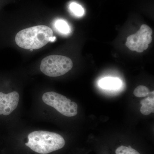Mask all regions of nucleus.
I'll list each match as a JSON object with an SVG mask.
<instances>
[{
    "mask_svg": "<svg viewBox=\"0 0 154 154\" xmlns=\"http://www.w3.org/2000/svg\"><path fill=\"white\" fill-rule=\"evenodd\" d=\"M55 39L51 28L43 25L25 28L18 32L15 37L17 45L27 50L40 49Z\"/></svg>",
    "mask_w": 154,
    "mask_h": 154,
    "instance_id": "1",
    "label": "nucleus"
},
{
    "mask_svg": "<svg viewBox=\"0 0 154 154\" xmlns=\"http://www.w3.org/2000/svg\"><path fill=\"white\" fill-rule=\"evenodd\" d=\"M25 145L33 152L40 154H48L62 149L65 145L64 139L56 133L45 131H36L28 135Z\"/></svg>",
    "mask_w": 154,
    "mask_h": 154,
    "instance_id": "2",
    "label": "nucleus"
},
{
    "mask_svg": "<svg viewBox=\"0 0 154 154\" xmlns=\"http://www.w3.org/2000/svg\"><path fill=\"white\" fill-rule=\"evenodd\" d=\"M73 62L70 58L64 56L51 55L42 60L41 71L48 76L56 77L63 75L71 70Z\"/></svg>",
    "mask_w": 154,
    "mask_h": 154,
    "instance_id": "3",
    "label": "nucleus"
},
{
    "mask_svg": "<svg viewBox=\"0 0 154 154\" xmlns=\"http://www.w3.org/2000/svg\"><path fill=\"white\" fill-rule=\"evenodd\" d=\"M45 104L54 107L61 114L68 117L75 116L78 113V105L66 96L54 92H46L42 96Z\"/></svg>",
    "mask_w": 154,
    "mask_h": 154,
    "instance_id": "4",
    "label": "nucleus"
},
{
    "mask_svg": "<svg viewBox=\"0 0 154 154\" xmlns=\"http://www.w3.org/2000/svg\"><path fill=\"white\" fill-rule=\"evenodd\" d=\"M152 34L151 28L143 24L136 33L128 37L125 45L132 51L143 52L148 48L149 44L152 42Z\"/></svg>",
    "mask_w": 154,
    "mask_h": 154,
    "instance_id": "5",
    "label": "nucleus"
},
{
    "mask_svg": "<svg viewBox=\"0 0 154 154\" xmlns=\"http://www.w3.org/2000/svg\"><path fill=\"white\" fill-rule=\"evenodd\" d=\"M20 96L17 91L5 94L0 92V115L11 114L19 104Z\"/></svg>",
    "mask_w": 154,
    "mask_h": 154,
    "instance_id": "6",
    "label": "nucleus"
},
{
    "mask_svg": "<svg viewBox=\"0 0 154 154\" xmlns=\"http://www.w3.org/2000/svg\"><path fill=\"white\" fill-rule=\"evenodd\" d=\"M99 85L101 88L106 90H115L121 87L122 82L118 78L107 77L100 80Z\"/></svg>",
    "mask_w": 154,
    "mask_h": 154,
    "instance_id": "7",
    "label": "nucleus"
},
{
    "mask_svg": "<svg viewBox=\"0 0 154 154\" xmlns=\"http://www.w3.org/2000/svg\"><path fill=\"white\" fill-rule=\"evenodd\" d=\"M154 97L147 98L141 100L140 104L142 105L140 108L141 113L144 115H148L154 112Z\"/></svg>",
    "mask_w": 154,
    "mask_h": 154,
    "instance_id": "8",
    "label": "nucleus"
},
{
    "mask_svg": "<svg viewBox=\"0 0 154 154\" xmlns=\"http://www.w3.org/2000/svg\"><path fill=\"white\" fill-rule=\"evenodd\" d=\"M54 27L60 33L68 34L70 32V28L66 21L62 19H58L54 23Z\"/></svg>",
    "mask_w": 154,
    "mask_h": 154,
    "instance_id": "9",
    "label": "nucleus"
},
{
    "mask_svg": "<svg viewBox=\"0 0 154 154\" xmlns=\"http://www.w3.org/2000/svg\"><path fill=\"white\" fill-rule=\"evenodd\" d=\"M69 9L75 16L81 17L85 14V11L82 6L76 3L72 2L69 5Z\"/></svg>",
    "mask_w": 154,
    "mask_h": 154,
    "instance_id": "10",
    "label": "nucleus"
},
{
    "mask_svg": "<svg viewBox=\"0 0 154 154\" xmlns=\"http://www.w3.org/2000/svg\"><path fill=\"white\" fill-rule=\"evenodd\" d=\"M150 94L149 90L147 87L145 86L140 85L135 89L134 91V95L136 97H146Z\"/></svg>",
    "mask_w": 154,
    "mask_h": 154,
    "instance_id": "11",
    "label": "nucleus"
},
{
    "mask_svg": "<svg viewBox=\"0 0 154 154\" xmlns=\"http://www.w3.org/2000/svg\"><path fill=\"white\" fill-rule=\"evenodd\" d=\"M116 154H140L137 151L131 147L121 146L116 150Z\"/></svg>",
    "mask_w": 154,
    "mask_h": 154,
    "instance_id": "12",
    "label": "nucleus"
},
{
    "mask_svg": "<svg viewBox=\"0 0 154 154\" xmlns=\"http://www.w3.org/2000/svg\"><path fill=\"white\" fill-rule=\"evenodd\" d=\"M30 51H33V49H30Z\"/></svg>",
    "mask_w": 154,
    "mask_h": 154,
    "instance_id": "13",
    "label": "nucleus"
}]
</instances>
